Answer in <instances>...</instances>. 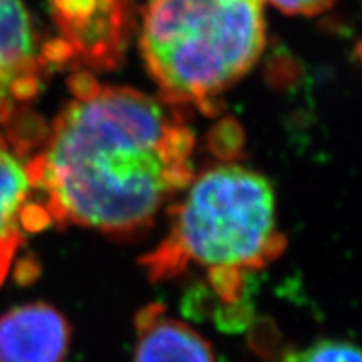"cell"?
<instances>
[{
	"label": "cell",
	"instance_id": "1",
	"mask_svg": "<svg viewBox=\"0 0 362 362\" xmlns=\"http://www.w3.org/2000/svg\"><path fill=\"white\" fill-rule=\"evenodd\" d=\"M71 90L29 158L35 203L49 226L141 237L194 176V134L183 107L101 84L86 71L71 79Z\"/></svg>",
	"mask_w": 362,
	"mask_h": 362
},
{
	"label": "cell",
	"instance_id": "2",
	"mask_svg": "<svg viewBox=\"0 0 362 362\" xmlns=\"http://www.w3.org/2000/svg\"><path fill=\"white\" fill-rule=\"evenodd\" d=\"M180 197L168 208V233L141 264L151 280L202 267L233 302L243 272L262 269L285 245L270 181L245 166L218 165L193 176Z\"/></svg>",
	"mask_w": 362,
	"mask_h": 362
},
{
	"label": "cell",
	"instance_id": "3",
	"mask_svg": "<svg viewBox=\"0 0 362 362\" xmlns=\"http://www.w3.org/2000/svg\"><path fill=\"white\" fill-rule=\"evenodd\" d=\"M265 0H148L139 47L160 98L215 115L218 99L257 64Z\"/></svg>",
	"mask_w": 362,
	"mask_h": 362
},
{
	"label": "cell",
	"instance_id": "4",
	"mask_svg": "<svg viewBox=\"0 0 362 362\" xmlns=\"http://www.w3.org/2000/svg\"><path fill=\"white\" fill-rule=\"evenodd\" d=\"M51 6L61 30V62L89 69L121 64L134 30L131 0H51Z\"/></svg>",
	"mask_w": 362,
	"mask_h": 362
},
{
	"label": "cell",
	"instance_id": "5",
	"mask_svg": "<svg viewBox=\"0 0 362 362\" xmlns=\"http://www.w3.org/2000/svg\"><path fill=\"white\" fill-rule=\"evenodd\" d=\"M54 62L52 44L40 45L22 0H0V124L33 101L44 69Z\"/></svg>",
	"mask_w": 362,
	"mask_h": 362
},
{
	"label": "cell",
	"instance_id": "6",
	"mask_svg": "<svg viewBox=\"0 0 362 362\" xmlns=\"http://www.w3.org/2000/svg\"><path fill=\"white\" fill-rule=\"evenodd\" d=\"M71 325L56 307L34 302L0 315V362H64Z\"/></svg>",
	"mask_w": 362,
	"mask_h": 362
},
{
	"label": "cell",
	"instance_id": "7",
	"mask_svg": "<svg viewBox=\"0 0 362 362\" xmlns=\"http://www.w3.org/2000/svg\"><path fill=\"white\" fill-rule=\"evenodd\" d=\"M29 158L17 139L0 133V287L29 235L27 215L35 202Z\"/></svg>",
	"mask_w": 362,
	"mask_h": 362
},
{
	"label": "cell",
	"instance_id": "8",
	"mask_svg": "<svg viewBox=\"0 0 362 362\" xmlns=\"http://www.w3.org/2000/svg\"><path fill=\"white\" fill-rule=\"evenodd\" d=\"M136 334L133 362H216L210 342L158 304L138 312Z\"/></svg>",
	"mask_w": 362,
	"mask_h": 362
},
{
	"label": "cell",
	"instance_id": "9",
	"mask_svg": "<svg viewBox=\"0 0 362 362\" xmlns=\"http://www.w3.org/2000/svg\"><path fill=\"white\" fill-rule=\"evenodd\" d=\"M279 362H362V347L347 341L320 339L300 349L284 352Z\"/></svg>",
	"mask_w": 362,
	"mask_h": 362
},
{
	"label": "cell",
	"instance_id": "10",
	"mask_svg": "<svg viewBox=\"0 0 362 362\" xmlns=\"http://www.w3.org/2000/svg\"><path fill=\"white\" fill-rule=\"evenodd\" d=\"M269 2L288 16H317L327 11L336 0H269Z\"/></svg>",
	"mask_w": 362,
	"mask_h": 362
}]
</instances>
